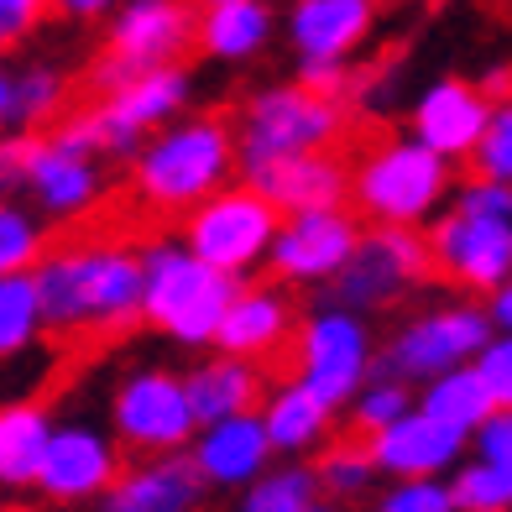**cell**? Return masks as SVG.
<instances>
[{
	"label": "cell",
	"mask_w": 512,
	"mask_h": 512,
	"mask_svg": "<svg viewBox=\"0 0 512 512\" xmlns=\"http://www.w3.org/2000/svg\"><path fill=\"white\" fill-rule=\"evenodd\" d=\"M32 283L53 335H121L142 319V262L126 246L53 241L32 262Z\"/></svg>",
	"instance_id": "obj_1"
},
{
	"label": "cell",
	"mask_w": 512,
	"mask_h": 512,
	"mask_svg": "<svg viewBox=\"0 0 512 512\" xmlns=\"http://www.w3.org/2000/svg\"><path fill=\"white\" fill-rule=\"evenodd\" d=\"M230 168H236V126L220 115H199V121H183L168 136H157L136 157L131 189L157 215H178L215 194Z\"/></svg>",
	"instance_id": "obj_2"
},
{
	"label": "cell",
	"mask_w": 512,
	"mask_h": 512,
	"mask_svg": "<svg viewBox=\"0 0 512 512\" xmlns=\"http://www.w3.org/2000/svg\"><path fill=\"white\" fill-rule=\"evenodd\" d=\"M236 288V272H220L178 246H152L142 262V319L183 345H204L215 340V324Z\"/></svg>",
	"instance_id": "obj_3"
},
{
	"label": "cell",
	"mask_w": 512,
	"mask_h": 512,
	"mask_svg": "<svg viewBox=\"0 0 512 512\" xmlns=\"http://www.w3.org/2000/svg\"><path fill=\"white\" fill-rule=\"evenodd\" d=\"M236 126V162L241 173L262 168L272 157H288V152H314V147H340V105L314 95L304 84H288V89H267L256 95Z\"/></svg>",
	"instance_id": "obj_4"
},
{
	"label": "cell",
	"mask_w": 512,
	"mask_h": 512,
	"mask_svg": "<svg viewBox=\"0 0 512 512\" xmlns=\"http://www.w3.org/2000/svg\"><path fill=\"white\" fill-rule=\"evenodd\" d=\"M277 225H283V209L262 189H251V183L246 189H215L183 220V251H194L199 262L241 277L251 262L267 256Z\"/></svg>",
	"instance_id": "obj_5"
},
{
	"label": "cell",
	"mask_w": 512,
	"mask_h": 512,
	"mask_svg": "<svg viewBox=\"0 0 512 512\" xmlns=\"http://www.w3.org/2000/svg\"><path fill=\"white\" fill-rule=\"evenodd\" d=\"M450 194V157L424 142H387L356 173V204L377 225H418Z\"/></svg>",
	"instance_id": "obj_6"
},
{
	"label": "cell",
	"mask_w": 512,
	"mask_h": 512,
	"mask_svg": "<svg viewBox=\"0 0 512 512\" xmlns=\"http://www.w3.org/2000/svg\"><path fill=\"white\" fill-rule=\"evenodd\" d=\"M194 27H199V11L183 6V0H131V6L115 16L110 48L95 63L89 84H95L100 95H110V89H121L126 79L142 74V68L178 63L183 53H194Z\"/></svg>",
	"instance_id": "obj_7"
},
{
	"label": "cell",
	"mask_w": 512,
	"mask_h": 512,
	"mask_svg": "<svg viewBox=\"0 0 512 512\" xmlns=\"http://www.w3.org/2000/svg\"><path fill=\"white\" fill-rule=\"evenodd\" d=\"M371 377V335L356 309H324L293 335V382H304L324 408L356 398V387Z\"/></svg>",
	"instance_id": "obj_8"
},
{
	"label": "cell",
	"mask_w": 512,
	"mask_h": 512,
	"mask_svg": "<svg viewBox=\"0 0 512 512\" xmlns=\"http://www.w3.org/2000/svg\"><path fill=\"white\" fill-rule=\"evenodd\" d=\"M424 251H429L434 283L492 293L512 277V220L455 209V215L434 220V230L424 236Z\"/></svg>",
	"instance_id": "obj_9"
},
{
	"label": "cell",
	"mask_w": 512,
	"mask_h": 512,
	"mask_svg": "<svg viewBox=\"0 0 512 512\" xmlns=\"http://www.w3.org/2000/svg\"><path fill=\"white\" fill-rule=\"evenodd\" d=\"M413 283H434L424 236H418L413 225H377L340 262L335 298L345 309H382L392 298H403Z\"/></svg>",
	"instance_id": "obj_10"
},
{
	"label": "cell",
	"mask_w": 512,
	"mask_h": 512,
	"mask_svg": "<svg viewBox=\"0 0 512 512\" xmlns=\"http://www.w3.org/2000/svg\"><path fill=\"white\" fill-rule=\"evenodd\" d=\"M110 418H115V439L136 455H168V450H183L194 439V408H189V392H183V377L173 371H157V366H142L115 387V403H110Z\"/></svg>",
	"instance_id": "obj_11"
},
{
	"label": "cell",
	"mask_w": 512,
	"mask_h": 512,
	"mask_svg": "<svg viewBox=\"0 0 512 512\" xmlns=\"http://www.w3.org/2000/svg\"><path fill=\"white\" fill-rule=\"evenodd\" d=\"M492 340V319L481 309H439L413 319L408 330L392 340V351L382 356L377 377H398V382H429L450 366H465L481 345Z\"/></svg>",
	"instance_id": "obj_12"
},
{
	"label": "cell",
	"mask_w": 512,
	"mask_h": 512,
	"mask_svg": "<svg viewBox=\"0 0 512 512\" xmlns=\"http://www.w3.org/2000/svg\"><path fill=\"white\" fill-rule=\"evenodd\" d=\"M356 241H361V225H356V215H345L340 204H330V209H298V215H283L267 256H272L277 277L319 283V277L340 272V262L356 251Z\"/></svg>",
	"instance_id": "obj_13"
},
{
	"label": "cell",
	"mask_w": 512,
	"mask_h": 512,
	"mask_svg": "<svg viewBox=\"0 0 512 512\" xmlns=\"http://www.w3.org/2000/svg\"><path fill=\"white\" fill-rule=\"evenodd\" d=\"M115 476H121V450H115V439L105 429L53 424L32 486L48 492L53 502H84V497H100Z\"/></svg>",
	"instance_id": "obj_14"
},
{
	"label": "cell",
	"mask_w": 512,
	"mask_h": 512,
	"mask_svg": "<svg viewBox=\"0 0 512 512\" xmlns=\"http://www.w3.org/2000/svg\"><path fill=\"white\" fill-rule=\"evenodd\" d=\"M465 439H471V434L439 424L434 413L408 408L403 418H392L387 429L366 434V455H371V465H377V471H387L392 481H408V476H445V471H455V465H460Z\"/></svg>",
	"instance_id": "obj_15"
},
{
	"label": "cell",
	"mask_w": 512,
	"mask_h": 512,
	"mask_svg": "<svg viewBox=\"0 0 512 512\" xmlns=\"http://www.w3.org/2000/svg\"><path fill=\"white\" fill-rule=\"evenodd\" d=\"M27 189L37 194V204L58 220H74L84 215L89 204L100 199V168H95V152H79V147H63L53 136L32 131V147L21 157V178Z\"/></svg>",
	"instance_id": "obj_16"
},
{
	"label": "cell",
	"mask_w": 512,
	"mask_h": 512,
	"mask_svg": "<svg viewBox=\"0 0 512 512\" xmlns=\"http://www.w3.org/2000/svg\"><path fill=\"white\" fill-rule=\"evenodd\" d=\"M215 345L241 361H283L293 371V309L272 288H236L215 324Z\"/></svg>",
	"instance_id": "obj_17"
},
{
	"label": "cell",
	"mask_w": 512,
	"mask_h": 512,
	"mask_svg": "<svg viewBox=\"0 0 512 512\" xmlns=\"http://www.w3.org/2000/svg\"><path fill=\"white\" fill-rule=\"evenodd\" d=\"M251 189H262L283 215H298V209H330L345 199V173L340 147H314V152H288V157H272L262 168H251Z\"/></svg>",
	"instance_id": "obj_18"
},
{
	"label": "cell",
	"mask_w": 512,
	"mask_h": 512,
	"mask_svg": "<svg viewBox=\"0 0 512 512\" xmlns=\"http://www.w3.org/2000/svg\"><path fill=\"white\" fill-rule=\"evenodd\" d=\"M189 460L204 486H246L251 476H262L272 460L262 413H230L215 418V424H199Z\"/></svg>",
	"instance_id": "obj_19"
},
{
	"label": "cell",
	"mask_w": 512,
	"mask_h": 512,
	"mask_svg": "<svg viewBox=\"0 0 512 512\" xmlns=\"http://www.w3.org/2000/svg\"><path fill=\"white\" fill-rule=\"evenodd\" d=\"M100 497H105V512H194L204 497V481L189 455L168 450L121 471Z\"/></svg>",
	"instance_id": "obj_20"
},
{
	"label": "cell",
	"mask_w": 512,
	"mask_h": 512,
	"mask_svg": "<svg viewBox=\"0 0 512 512\" xmlns=\"http://www.w3.org/2000/svg\"><path fill=\"white\" fill-rule=\"evenodd\" d=\"M486 115H492V105H486L481 89L471 84H460V79H445V84H434L424 100H418L413 110V131H418V142H424L429 152L439 157H460V152H471L476 147V136L486 126Z\"/></svg>",
	"instance_id": "obj_21"
},
{
	"label": "cell",
	"mask_w": 512,
	"mask_h": 512,
	"mask_svg": "<svg viewBox=\"0 0 512 512\" xmlns=\"http://www.w3.org/2000/svg\"><path fill=\"white\" fill-rule=\"evenodd\" d=\"M371 21H377V0H298L293 48L298 58H345L366 42Z\"/></svg>",
	"instance_id": "obj_22"
},
{
	"label": "cell",
	"mask_w": 512,
	"mask_h": 512,
	"mask_svg": "<svg viewBox=\"0 0 512 512\" xmlns=\"http://www.w3.org/2000/svg\"><path fill=\"white\" fill-rule=\"evenodd\" d=\"M183 392H189L194 424H215V418H230V413H256V403L267 392V371L241 356H220V361L194 366L183 377Z\"/></svg>",
	"instance_id": "obj_23"
},
{
	"label": "cell",
	"mask_w": 512,
	"mask_h": 512,
	"mask_svg": "<svg viewBox=\"0 0 512 512\" xmlns=\"http://www.w3.org/2000/svg\"><path fill=\"white\" fill-rule=\"evenodd\" d=\"M330 413L304 382H288L277 387L267 408H262V429H267V445L283 450V455H309L324 445V434H330Z\"/></svg>",
	"instance_id": "obj_24"
},
{
	"label": "cell",
	"mask_w": 512,
	"mask_h": 512,
	"mask_svg": "<svg viewBox=\"0 0 512 512\" xmlns=\"http://www.w3.org/2000/svg\"><path fill=\"white\" fill-rule=\"evenodd\" d=\"M272 16L256 0H209L194 27V53L209 58H251L267 42Z\"/></svg>",
	"instance_id": "obj_25"
},
{
	"label": "cell",
	"mask_w": 512,
	"mask_h": 512,
	"mask_svg": "<svg viewBox=\"0 0 512 512\" xmlns=\"http://www.w3.org/2000/svg\"><path fill=\"white\" fill-rule=\"evenodd\" d=\"M53 418L42 403H0V486H21L37 481L42 450H48Z\"/></svg>",
	"instance_id": "obj_26"
},
{
	"label": "cell",
	"mask_w": 512,
	"mask_h": 512,
	"mask_svg": "<svg viewBox=\"0 0 512 512\" xmlns=\"http://www.w3.org/2000/svg\"><path fill=\"white\" fill-rule=\"evenodd\" d=\"M418 408L434 413L439 424H450V429H460V434H471L497 403H492V392L481 387L476 366L465 361V366H450V371H439V377H429V387H424V398H418Z\"/></svg>",
	"instance_id": "obj_27"
},
{
	"label": "cell",
	"mask_w": 512,
	"mask_h": 512,
	"mask_svg": "<svg viewBox=\"0 0 512 512\" xmlns=\"http://www.w3.org/2000/svg\"><path fill=\"white\" fill-rule=\"evenodd\" d=\"M37 335H42V309H37L32 267L0 272V361H16L21 351H32Z\"/></svg>",
	"instance_id": "obj_28"
},
{
	"label": "cell",
	"mask_w": 512,
	"mask_h": 512,
	"mask_svg": "<svg viewBox=\"0 0 512 512\" xmlns=\"http://www.w3.org/2000/svg\"><path fill=\"white\" fill-rule=\"evenodd\" d=\"M314 497H319L314 465H277V471H262V476L246 481L241 512H293Z\"/></svg>",
	"instance_id": "obj_29"
},
{
	"label": "cell",
	"mask_w": 512,
	"mask_h": 512,
	"mask_svg": "<svg viewBox=\"0 0 512 512\" xmlns=\"http://www.w3.org/2000/svg\"><path fill=\"white\" fill-rule=\"evenodd\" d=\"M450 502L455 512H512V471L492 460L460 465L450 481Z\"/></svg>",
	"instance_id": "obj_30"
},
{
	"label": "cell",
	"mask_w": 512,
	"mask_h": 512,
	"mask_svg": "<svg viewBox=\"0 0 512 512\" xmlns=\"http://www.w3.org/2000/svg\"><path fill=\"white\" fill-rule=\"evenodd\" d=\"M63 100H68V84L53 68H27L21 79H11V121L21 126H53L63 115Z\"/></svg>",
	"instance_id": "obj_31"
},
{
	"label": "cell",
	"mask_w": 512,
	"mask_h": 512,
	"mask_svg": "<svg viewBox=\"0 0 512 512\" xmlns=\"http://www.w3.org/2000/svg\"><path fill=\"white\" fill-rule=\"evenodd\" d=\"M371 476H377V465H371V455H366V439L330 445L319 455V465H314L319 492H330V497H361L371 486Z\"/></svg>",
	"instance_id": "obj_32"
},
{
	"label": "cell",
	"mask_w": 512,
	"mask_h": 512,
	"mask_svg": "<svg viewBox=\"0 0 512 512\" xmlns=\"http://www.w3.org/2000/svg\"><path fill=\"white\" fill-rule=\"evenodd\" d=\"M351 403H356V408H351V429H356V439H366V434L387 429L392 418H403V413L413 408V398H408V382H398V377L361 382Z\"/></svg>",
	"instance_id": "obj_33"
},
{
	"label": "cell",
	"mask_w": 512,
	"mask_h": 512,
	"mask_svg": "<svg viewBox=\"0 0 512 512\" xmlns=\"http://www.w3.org/2000/svg\"><path fill=\"white\" fill-rule=\"evenodd\" d=\"M42 246H48V236L27 209L0 204V272H27L42 256Z\"/></svg>",
	"instance_id": "obj_34"
},
{
	"label": "cell",
	"mask_w": 512,
	"mask_h": 512,
	"mask_svg": "<svg viewBox=\"0 0 512 512\" xmlns=\"http://www.w3.org/2000/svg\"><path fill=\"white\" fill-rule=\"evenodd\" d=\"M371 512H455V502L439 476H408L398 486H387V497H377Z\"/></svg>",
	"instance_id": "obj_35"
},
{
	"label": "cell",
	"mask_w": 512,
	"mask_h": 512,
	"mask_svg": "<svg viewBox=\"0 0 512 512\" xmlns=\"http://www.w3.org/2000/svg\"><path fill=\"white\" fill-rule=\"evenodd\" d=\"M471 366H476L481 387L492 392V403H497V408H512V330H507L502 340H486Z\"/></svg>",
	"instance_id": "obj_36"
},
{
	"label": "cell",
	"mask_w": 512,
	"mask_h": 512,
	"mask_svg": "<svg viewBox=\"0 0 512 512\" xmlns=\"http://www.w3.org/2000/svg\"><path fill=\"white\" fill-rule=\"evenodd\" d=\"M471 434H476V460H492L512 471V408H492Z\"/></svg>",
	"instance_id": "obj_37"
},
{
	"label": "cell",
	"mask_w": 512,
	"mask_h": 512,
	"mask_svg": "<svg viewBox=\"0 0 512 512\" xmlns=\"http://www.w3.org/2000/svg\"><path fill=\"white\" fill-rule=\"evenodd\" d=\"M455 209L512 220V183H502V178H476V173H471V183L460 189V204H455Z\"/></svg>",
	"instance_id": "obj_38"
},
{
	"label": "cell",
	"mask_w": 512,
	"mask_h": 512,
	"mask_svg": "<svg viewBox=\"0 0 512 512\" xmlns=\"http://www.w3.org/2000/svg\"><path fill=\"white\" fill-rule=\"evenodd\" d=\"M48 11H53V0H0V53L16 48Z\"/></svg>",
	"instance_id": "obj_39"
},
{
	"label": "cell",
	"mask_w": 512,
	"mask_h": 512,
	"mask_svg": "<svg viewBox=\"0 0 512 512\" xmlns=\"http://www.w3.org/2000/svg\"><path fill=\"white\" fill-rule=\"evenodd\" d=\"M492 319L502 324V330H512V277L502 288H492Z\"/></svg>",
	"instance_id": "obj_40"
},
{
	"label": "cell",
	"mask_w": 512,
	"mask_h": 512,
	"mask_svg": "<svg viewBox=\"0 0 512 512\" xmlns=\"http://www.w3.org/2000/svg\"><path fill=\"white\" fill-rule=\"evenodd\" d=\"M110 6V0H53V11H63V16H100Z\"/></svg>",
	"instance_id": "obj_41"
},
{
	"label": "cell",
	"mask_w": 512,
	"mask_h": 512,
	"mask_svg": "<svg viewBox=\"0 0 512 512\" xmlns=\"http://www.w3.org/2000/svg\"><path fill=\"white\" fill-rule=\"evenodd\" d=\"M11 79H16V74H6V68H0V131L11 126Z\"/></svg>",
	"instance_id": "obj_42"
},
{
	"label": "cell",
	"mask_w": 512,
	"mask_h": 512,
	"mask_svg": "<svg viewBox=\"0 0 512 512\" xmlns=\"http://www.w3.org/2000/svg\"><path fill=\"white\" fill-rule=\"evenodd\" d=\"M293 512H340V507H330V502H319V497H314V502H304V507H293Z\"/></svg>",
	"instance_id": "obj_43"
},
{
	"label": "cell",
	"mask_w": 512,
	"mask_h": 512,
	"mask_svg": "<svg viewBox=\"0 0 512 512\" xmlns=\"http://www.w3.org/2000/svg\"><path fill=\"white\" fill-rule=\"evenodd\" d=\"M0 189H6V183H0Z\"/></svg>",
	"instance_id": "obj_44"
},
{
	"label": "cell",
	"mask_w": 512,
	"mask_h": 512,
	"mask_svg": "<svg viewBox=\"0 0 512 512\" xmlns=\"http://www.w3.org/2000/svg\"><path fill=\"white\" fill-rule=\"evenodd\" d=\"M204 6H209V0H204Z\"/></svg>",
	"instance_id": "obj_45"
}]
</instances>
